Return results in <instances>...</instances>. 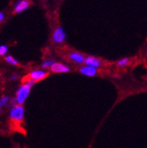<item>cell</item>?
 <instances>
[{
  "label": "cell",
  "mask_w": 147,
  "mask_h": 148,
  "mask_svg": "<svg viewBox=\"0 0 147 148\" xmlns=\"http://www.w3.org/2000/svg\"><path fill=\"white\" fill-rule=\"evenodd\" d=\"M31 88H32L30 86H28L26 83H23L22 85H20V87L16 91V97H14L17 105L24 106V104L28 98V96L30 95Z\"/></svg>",
  "instance_id": "obj_1"
},
{
  "label": "cell",
  "mask_w": 147,
  "mask_h": 148,
  "mask_svg": "<svg viewBox=\"0 0 147 148\" xmlns=\"http://www.w3.org/2000/svg\"><path fill=\"white\" fill-rule=\"evenodd\" d=\"M9 117L14 122H22L25 118V108L22 105H16L9 109Z\"/></svg>",
  "instance_id": "obj_2"
},
{
  "label": "cell",
  "mask_w": 147,
  "mask_h": 148,
  "mask_svg": "<svg viewBox=\"0 0 147 148\" xmlns=\"http://www.w3.org/2000/svg\"><path fill=\"white\" fill-rule=\"evenodd\" d=\"M48 76H49V72L47 71L39 69V70H33L29 72L28 79L34 80V82H37V81L42 80L43 79L47 78Z\"/></svg>",
  "instance_id": "obj_3"
},
{
  "label": "cell",
  "mask_w": 147,
  "mask_h": 148,
  "mask_svg": "<svg viewBox=\"0 0 147 148\" xmlns=\"http://www.w3.org/2000/svg\"><path fill=\"white\" fill-rule=\"evenodd\" d=\"M51 39L56 44H61L64 42L66 39V33L64 29L62 26H58L57 28H55V30L53 33V35H51Z\"/></svg>",
  "instance_id": "obj_4"
},
{
  "label": "cell",
  "mask_w": 147,
  "mask_h": 148,
  "mask_svg": "<svg viewBox=\"0 0 147 148\" xmlns=\"http://www.w3.org/2000/svg\"><path fill=\"white\" fill-rule=\"evenodd\" d=\"M50 70L53 73H67L70 71V68L69 66L62 62H54Z\"/></svg>",
  "instance_id": "obj_5"
},
{
  "label": "cell",
  "mask_w": 147,
  "mask_h": 148,
  "mask_svg": "<svg viewBox=\"0 0 147 148\" xmlns=\"http://www.w3.org/2000/svg\"><path fill=\"white\" fill-rule=\"evenodd\" d=\"M84 64L86 66H90V67H93L95 69H98L102 65L101 61L98 58L94 57V56H87L85 57V62Z\"/></svg>",
  "instance_id": "obj_6"
},
{
  "label": "cell",
  "mask_w": 147,
  "mask_h": 148,
  "mask_svg": "<svg viewBox=\"0 0 147 148\" xmlns=\"http://www.w3.org/2000/svg\"><path fill=\"white\" fill-rule=\"evenodd\" d=\"M29 6H30V2L29 1H27V0H20V1H17L16 5H14V14L23 13L29 8Z\"/></svg>",
  "instance_id": "obj_7"
},
{
  "label": "cell",
  "mask_w": 147,
  "mask_h": 148,
  "mask_svg": "<svg viewBox=\"0 0 147 148\" xmlns=\"http://www.w3.org/2000/svg\"><path fill=\"white\" fill-rule=\"evenodd\" d=\"M79 73L82 74L84 76H87V77H94L97 75L98 73V69H95L93 67H90V66H81V67L79 68Z\"/></svg>",
  "instance_id": "obj_8"
},
{
  "label": "cell",
  "mask_w": 147,
  "mask_h": 148,
  "mask_svg": "<svg viewBox=\"0 0 147 148\" xmlns=\"http://www.w3.org/2000/svg\"><path fill=\"white\" fill-rule=\"evenodd\" d=\"M69 59L70 61L77 64H83L85 62V56L82 53H78V51H70L69 53Z\"/></svg>",
  "instance_id": "obj_9"
},
{
  "label": "cell",
  "mask_w": 147,
  "mask_h": 148,
  "mask_svg": "<svg viewBox=\"0 0 147 148\" xmlns=\"http://www.w3.org/2000/svg\"><path fill=\"white\" fill-rule=\"evenodd\" d=\"M10 97L7 95H4L0 98V114L2 113L4 108H6L10 106Z\"/></svg>",
  "instance_id": "obj_10"
},
{
  "label": "cell",
  "mask_w": 147,
  "mask_h": 148,
  "mask_svg": "<svg viewBox=\"0 0 147 148\" xmlns=\"http://www.w3.org/2000/svg\"><path fill=\"white\" fill-rule=\"evenodd\" d=\"M5 62L9 63V64H11L13 66L19 65V62L16 60V59H14L12 55H6V56H5Z\"/></svg>",
  "instance_id": "obj_11"
},
{
  "label": "cell",
  "mask_w": 147,
  "mask_h": 148,
  "mask_svg": "<svg viewBox=\"0 0 147 148\" xmlns=\"http://www.w3.org/2000/svg\"><path fill=\"white\" fill-rule=\"evenodd\" d=\"M55 62L53 61V60H46V61H44L43 62L42 64H41V67L42 68V70H48V69H51V66L53 65V63H54Z\"/></svg>",
  "instance_id": "obj_12"
},
{
  "label": "cell",
  "mask_w": 147,
  "mask_h": 148,
  "mask_svg": "<svg viewBox=\"0 0 147 148\" xmlns=\"http://www.w3.org/2000/svg\"><path fill=\"white\" fill-rule=\"evenodd\" d=\"M128 63H129V58L126 57V58H122V59H120V60L116 62V65L118 66V67L123 68V67H126V66Z\"/></svg>",
  "instance_id": "obj_13"
},
{
  "label": "cell",
  "mask_w": 147,
  "mask_h": 148,
  "mask_svg": "<svg viewBox=\"0 0 147 148\" xmlns=\"http://www.w3.org/2000/svg\"><path fill=\"white\" fill-rule=\"evenodd\" d=\"M7 51H8V47L5 44H1L0 45V56H6Z\"/></svg>",
  "instance_id": "obj_14"
},
{
  "label": "cell",
  "mask_w": 147,
  "mask_h": 148,
  "mask_svg": "<svg viewBox=\"0 0 147 148\" xmlns=\"http://www.w3.org/2000/svg\"><path fill=\"white\" fill-rule=\"evenodd\" d=\"M25 83H26L28 86H30L31 88H33V87L36 84V82H34V80H32V79H27L25 81Z\"/></svg>",
  "instance_id": "obj_15"
},
{
  "label": "cell",
  "mask_w": 147,
  "mask_h": 148,
  "mask_svg": "<svg viewBox=\"0 0 147 148\" xmlns=\"http://www.w3.org/2000/svg\"><path fill=\"white\" fill-rule=\"evenodd\" d=\"M10 105L13 107V106H16V105H17V103H16V99L14 98H10Z\"/></svg>",
  "instance_id": "obj_16"
},
{
  "label": "cell",
  "mask_w": 147,
  "mask_h": 148,
  "mask_svg": "<svg viewBox=\"0 0 147 148\" xmlns=\"http://www.w3.org/2000/svg\"><path fill=\"white\" fill-rule=\"evenodd\" d=\"M18 79V75L17 74H13V75L10 77V80L11 81H16Z\"/></svg>",
  "instance_id": "obj_17"
},
{
  "label": "cell",
  "mask_w": 147,
  "mask_h": 148,
  "mask_svg": "<svg viewBox=\"0 0 147 148\" xmlns=\"http://www.w3.org/2000/svg\"><path fill=\"white\" fill-rule=\"evenodd\" d=\"M5 13H4V12H0V24H1L2 22L5 20Z\"/></svg>",
  "instance_id": "obj_18"
},
{
  "label": "cell",
  "mask_w": 147,
  "mask_h": 148,
  "mask_svg": "<svg viewBox=\"0 0 147 148\" xmlns=\"http://www.w3.org/2000/svg\"><path fill=\"white\" fill-rule=\"evenodd\" d=\"M0 92H1V87H0Z\"/></svg>",
  "instance_id": "obj_19"
}]
</instances>
